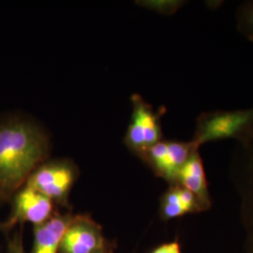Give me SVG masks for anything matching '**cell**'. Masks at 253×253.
I'll list each match as a JSON object with an SVG mask.
<instances>
[{"label":"cell","mask_w":253,"mask_h":253,"mask_svg":"<svg viewBox=\"0 0 253 253\" xmlns=\"http://www.w3.org/2000/svg\"><path fill=\"white\" fill-rule=\"evenodd\" d=\"M51 139L32 117L0 114V204L11 200L37 168L48 160Z\"/></svg>","instance_id":"6da1fadb"},{"label":"cell","mask_w":253,"mask_h":253,"mask_svg":"<svg viewBox=\"0 0 253 253\" xmlns=\"http://www.w3.org/2000/svg\"><path fill=\"white\" fill-rule=\"evenodd\" d=\"M253 138V107L201 113L191 141L200 148L210 142L234 139L238 145Z\"/></svg>","instance_id":"7a4b0ae2"},{"label":"cell","mask_w":253,"mask_h":253,"mask_svg":"<svg viewBox=\"0 0 253 253\" xmlns=\"http://www.w3.org/2000/svg\"><path fill=\"white\" fill-rule=\"evenodd\" d=\"M78 175V168L73 161L47 160L31 173L26 184L52 200L54 204L66 206Z\"/></svg>","instance_id":"3957f363"},{"label":"cell","mask_w":253,"mask_h":253,"mask_svg":"<svg viewBox=\"0 0 253 253\" xmlns=\"http://www.w3.org/2000/svg\"><path fill=\"white\" fill-rule=\"evenodd\" d=\"M130 100L132 105L131 120L124 137V144L138 156L163 140L161 118L165 113V108L161 107L155 111L153 106L139 94H133Z\"/></svg>","instance_id":"277c9868"},{"label":"cell","mask_w":253,"mask_h":253,"mask_svg":"<svg viewBox=\"0 0 253 253\" xmlns=\"http://www.w3.org/2000/svg\"><path fill=\"white\" fill-rule=\"evenodd\" d=\"M196 150H200L190 140H161L139 154V157L154 173L170 185L177 182V176L184 164Z\"/></svg>","instance_id":"5b68a950"},{"label":"cell","mask_w":253,"mask_h":253,"mask_svg":"<svg viewBox=\"0 0 253 253\" xmlns=\"http://www.w3.org/2000/svg\"><path fill=\"white\" fill-rule=\"evenodd\" d=\"M54 206L52 200L26 184L12 196L11 211L2 223V231H10L24 223L41 225L54 215Z\"/></svg>","instance_id":"8992f818"},{"label":"cell","mask_w":253,"mask_h":253,"mask_svg":"<svg viewBox=\"0 0 253 253\" xmlns=\"http://www.w3.org/2000/svg\"><path fill=\"white\" fill-rule=\"evenodd\" d=\"M108 251L101 227L88 215L73 216L64 233L59 253H100Z\"/></svg>","instance_id":"52a82bcc"},{"label":"cell","mask_w":253,"mask_h":253,"mask_svg":"<svg viewBox=\"0 0 253 253\" xmlns=\"http://www.w3.org/2000/svg\"><path fill=\"white\" fill-rule=\"evenodd\" d=\"M176 183L194 195L202 211L208 210L211 207L208 181L200 150L193 152L184 164L178 173Z\"/></svg>","instance_id":"ba28073f"},{"label":"cell","mask_w":253,"mask_h":253,"mask_svg":"<svg viewBox=\"0 0 253 253\" xmlns=\"http://www.w3.org/2000/svg\"><path fill=\"white\" fill-rule=\"evenodd\" d=\"M73 215L54 214L44 223L34 226L30 253H59L64 233Z\"/></svg>","instance_id":"9c48e42d"},{"label":"cell","mask_w":253,"mask_h":253,"mask_svg":"<svg viewBox=\"0 0 253 253\" xmlns=\"http://www.w3.org/2000/svg\"><path fill=\"white\" fill-rule=\"evenodd\" d=\"M201 211L194 195L178 183L170 185L161 200V216L165 220Z\"/></svg>","instance_id":"30bf717a"},{"label":"cell","mask_w":253,"mask_h":253,"mask_svg":"<svg viewBox=\"0 0 253 253\" xmlns=\"http://www.w3.org/2000/svg\"><path fill=\"white\" fill-rule=\"evenodd\" d=\"M235 22L237 31L250 42H253V0L245 1L238 7Z\"/></svg>","instance_id":"8fae6325"},{"label":"cell","mask_w":253,"mask_h":253,"mask_svg":"<svg viewBox=\"0 0 253 253\" xmlns=\"http://www.w3.org/2000/svg\"><path fill=\"white\" fill-rule=\"evenodd\" d=\"M138 5L153 10L163 15H172L184 7L188 1L185 0H145L138 1Z\"/></svg>","instance_id":"7c38bea8"},{"label":"cell","mask_w":253,"mask_h":253,"mask_svg":"<svg viewBox=\"0 0 253 253\" xmlns=\"http://www.w3.org/2000/svg\"><path fill=\"white\" fill-rule=\"evenodd\" d=\"M6 253H27L24 246L22 228L8 238Z\"/></svg>","instance_id":"4fadbf2b"},{"label":"cell","mask_w":253,"mask_h":253,"mask_svg":"<svg viewBox=\"0 0 253 253\" xmlns=\"http://www.w3.org/2000/svg\"><path fill=\"white\" fill-rule=\"evenodd\" d=\"M151 253H181L180 246L177 241L161 245Z\"/></svg>","instance_id":"5bb4252c"},{"label":"cell","mask_w":253,"mask_h":253,"mask_svg":"<svg viewBox=\"0 0 253 253\" xmlns=\"http://www.w3.org/2000/svg\"><path fill=\"white\" fill-rule=\"evenodd\" d=\"M246 219L248 220L249 219V221H253V202L251 203V205H250V207L248 208V211L246 212Z\"/></svg>","instance_id":"9a60e30c"},{"label":"cell","mask_w":253,"mask_h":253,"mask_svg":"<svg viewBox=\"0 0 253 253\" xmlns=\"http://www.w3.org/2000/svg\"><path fill=\"white\" fill-rule=\"evenodd\" d=\"M100 253H109V251H105V252H101Z\"/></svg>","instance_id":"2e32d148"},{"label":"cell","mask_w":253,"mask_h":253,"mask_svg":"<svg viewBox=\"0 0 253 253\" xmlns=\"http://www.w3.org/2000/svg\"><path fill=\"white\" fill-rule=\"evenodd\" d=\"M0 231H2V223H0Z\"/></svg>","instance_id":"e0dca14e"}]
</instances>
